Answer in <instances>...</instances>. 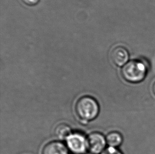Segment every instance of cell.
Segmentation results:
<instances>
[{
  "label": "cell",
  "instance_id": "277c9868",
  "mask_svg": "<svg viewBox=\"0 0 155 154\" xmlns=\"http://www.w3.org/2000/svg\"><path fill=\"white\" fill-rule=\"evenodd\" d=\"M87 150L92 154H101L105 149L106 137L100 133H90L87 138Z\"/></svg>",
  "mask_w": 155,
  "mask_h": 154
},
{
  "label": "cell",
  "instance_id": "52a82bcc",
  "mask_svg": "<svg viewBox=\"0 0 155 154\" xmlns=\"http://www.w3.org/2000/svg\"><path fill=\"white\" fill-rule=\"evenodd\" d=\"M107 143L109 147L117 148L123 143V137L117 131H112L109 133L106 137Z\"/></svg>",
  "mask_w": 155,
  "mask_h": 154
},
{
  "label": "cell",
  "instance_id": "9c48e42d",
  "mask_svg": "<svg viewBox=\"0 0 155 154\" xmlns=\"http://www.w3.org/2000/svg\"><path fill=\"white\" fill-rule=\"evenodd\" d=\"M101 154H124L117 148L108 147Z\"/></svg>",
  "mask_w": 155,
  "mask_h": 154
},
{
  "label": "cell",
  "instance_id": "8fae6325",
  "mask_svg": "<svg viewBox=\"0 0 155 154\" xmlns=\"http://www.w3.org/2000/svg\"><path fill=\"white\" fill-rule=\"evenodd\" d=\"M153 94L155 95V82L153 85Z\"/></svg>",
  "mask_w": 155,
  "mask_h": 154
},
{
  "label": "cell",
  "instance_id": "3957f363",
  "mask_svg": "<svg viewBox=\"0 0 155 154\" xmlns=\"http://www.w3.org/2000/svg\"><path fill=\"white\" fill-rule=\"evenodd\" d=\"M68 149L74 154H84L87 150V138L80 133H72L67 138Z\"/></svg>",
  "mask_w": 155,
  "mask_h": 154
},
{
  "label": "cell",
  "instance_id": "ba28073f",
  "mask_svg": "<svg viewBox=\"0 0 155 154\" xmlns=\"http://www.w3.org/2000/svg\"><path fill=\"white\" fill-rule=\"evenodd\" d=\"M55 135L59 140H67V138L71 135V128L69 127V125L61 124L57 126L54 130Z\"/></svg>",
  "mask_w": 155,
  "mask_h": 154
},
{
  "label": "cell",
  "instance_id": "6da1fadb",
  "mask_svg": "<svg viewBox=\"0 0 155 154\" xmlns=\"http://www.w3.org/2000/svg\"><path fill=\"white\" fill-rule=\"evenodd\" d=\"M100 111L99 104L95 99L84 96L80 98L76 104L75 112L80 120L84 124L97 118Z\"/></svg>",
  "mask_w": 155,
  "mask_h": 154
},
{
  "label": "cell",
  "instance_id": "5b68a950",
  "mask_svg": "<svg viewBox=\"0 0 155 154\" xmlns=\"http://www.w3.org/2000/svg\"><path fill=\"white\" fill-rule=\"evenodd\" d=\"M111 58L114 65L118 67H123L129 61V53L126 48L122 46H117L112 51Z\"/></svg>",
  "mask_w": 155,
  "mask_h": 154
},
{
  "label": "cell",
  "instance_id": "8992f818",
  "mask_svg": "<svg viewBox=\"0 0 155 154\" xmlns=\"http://www.w3.org/2000/svg\"><path fill=\"white\" fill-rule=\"evenodd\" d=\"M42 154H68V149L61 142H50L43 148Z\"/></svg>",
  "mask_w": 155,
  "mask_h": 154
},
{
  "label": "cell",
  "instance_id": "30bf717a",
  "mask_svg": "<svg viewBox=\"0 0 155 154\" xmlns=\"http://www.w3.org/2000/svg\"><path fill=\"white\" fill-rule=\"evenodd\" d=\"M22 1L24 3H25L28 5L32 6L38 3L39 0H22Z\"/></svg>",
  "mask_w": 155,
  "mask_h": 154
},
{
  "label": "cell",
  "instance_id": "7a4b0ae2",
  "mask_svg": "<svg viewBox=\"0 0 155 154\" xmlns=\"http://www.w3.org/2000/svg\"><path fill=\"white\" fill-rule=\"evenodd\" d=\"M148 72L147 64L140 60H132L122 67V76L128 82L138 83L143 81Z\"/></svg>",
  "mask_w": 155,
  "mask_h": 154
}]
</instances>
